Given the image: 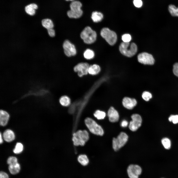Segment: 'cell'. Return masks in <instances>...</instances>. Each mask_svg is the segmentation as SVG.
Listing matches in <instances>:
<instances>
[{
  "label": "cell",
  "mask_w": 178,
  "mask_h": 178,
  "mask_svg": "<svg viewBox=\"0 0 178 178\" xmlns=\"http://www.w3.org/2000/svg\"><path fill=\"white\" fill-rule=\"evenodd\" d=\"M100 70V66L96 64H93L89 66L88 73L91 75H95L98 74Z\"/></svg>",
  "instance_id": "cell-21"
},
{
  "label": "cell",
  "mask_w": 178,
  "mask_h": 178,
  "mask_svg": "<svg viewBox=\"0 0 178 178\" xmlns=\"http://www.w3.org/2000/svg\"><path fill=\"white\" fill-rule=\"evenodd\" d=\"M89 66L87 63H79L74 68V71L78 73L80 77L87 74L88 73Z\"/></svg>",
  "instance_id": "cell-11"
},
{
  "label": "cell",
  "mask_w": 178,
  "mask_h": 178,
  "mask_svg": "<svg viewBox=\"0 0 178 178\" xmlns=\"http://www.w3.org/2000/svg\"><path fill=\"white\" fill-rule=\"evenodd\" d=\"M59 102L61 105L64 106H67L70 103V100L69 98L66 96H64L61 97Z\"/></svg>",
  "instance_id": "cell-25"
},
{
  "label": "cell",
  "mask_w": 178,
  "mask_h": 178,
  "mask_svg": "<svg viewBox=\"0 0 178 178\" xmlns=\"http://www.w3.org/2000/svg\"><path fill=\"white\" fill-rule=\"evenodd\" d=\"M10 117L9 113L6 111L2 110L0 111V124L5 126L7 124Z\"/></svg>",
  "instance_id": "cell-14"
},
{
  "label": "cell",
  "mask_w": 178,
  "mask_h": 178,
  "mask_svg": "<svg viewBox=\"0 0 178 178\" xmlns=\"http://www.w3.org/2000/svg\"><path fill=\"white\" fill-rule=\"evenodd\" d=\"M0 178H9V176L6 173L2 171L0 172Z\"/></svg>",
  "instance_id": "cell-37"
},
{
  "label": "cell",
  "mask_w": 178,
  "mask_h": 178,
  "mask_svg": "<svg viewBox=\"0 0 178 178\" xmlns=\"http://www.w3.org/2000/svg\"><path fill=\"white\" fill-rule=\"evenodd\" d=\"M85 123L90 131L92 134L100 136L103 135L104 132L102 127L92 119L86 118Z\"/></svg>",
  "instance_id": "cell-4"
},
{
  "label": "cell",
  "mask_w": 178,
  "mask_h": 178,
  "mask_svg": "<svg viewBox=\"0 0 178 178\" xmlns=\"http://www.w3.org/2000/svg\"><path fill=\"white\" fill-rule=\"evenodd\" d=\"M127 172L129 178H139L142 174V169L138 165L131 164L127 167Z\"/></svg>",
  "instance_id": "cell-7"
},
{
  "label": "cell",
  "mask_w": 178,
  "mask_h": 178,
  "mask_svg": "<svg viewBox=\"0 0 178 178\" xmlns=\"http://www.w3.org/2000/svg\"><path fill=\"white\" fill-rule=\"evenodd\" d=\"M38 8L37 5L35 4L32 3L26 6L25 8L26 12L28 14L34 15L35 13V10Z\"/></svg>",
  "instance_id": "cell-19"
},
{
  "label": "cell",
  "mask_w": 178,
  "mask_h": 178,
  "mask_svg": "<svg viewBox=\"0 0 178 178\" xmlns=\"http://www.w3.org/2000/svg\"><path fill=\"white\" fill-rule=\"evenodd\" d=\"M49 35L51 37H54L55 36V32L53 28H50L47 30Z\"/></svg>",
  "instance_id": "cell-36"
},
{
  "label": "cell",
  "mask_w": 178,
  "mask_h": 178,
  "mask_svg": "<svg viewBox=\"0 0 178 178\" xmlns=\"http://www.w3.org/2000/svg\"><path fill=\"white\" fill-rule=\"evenodd\" d=\"M79 163L83 166H87L89 164V160L87 156L85 155H81L77 158Z\"/></svg>",
  "instance_id": "cell-20"
},
{
  "label": "cell",
  "mask_w": 178,
  "mask_h": 178,
  "mask_svg": "<svg viewBox=\"0 0 178 178\" xmlns=\"http://www.w3.org/2000/svg\"><path fill=\"white\" fill-rule=\"evenodd\" d=\"M143 99L146 101H148L152 97V94L149 92L145 91L143 92L142 95Z\"/></svg>",
  "instance_id": "cell-32"
},
{
  "label": "cell",
  "mask_w": 178,
  "mask_h": 178,
  "mask_svg": "<svg viewBox=\"0 0 178 178\" xmlns=\"http://www.w3.org/2000/svg\"><path fill=\"white\" fill-rule=\"evenodd\" d=\"M8 169L10 173L13 175H16L20 172L21 169L20 164L17 163L9 165Z\"/></svg>",
  "instance_id": "cell-18"
},
{
  "label": "cell",
  "mask_w": 178,
  "mask_h": 178,
  "mask_svg": "<svg viewBox=\"0 0 178 178\" xmlns=\"http://www.w3.org/2000/svg\"><path fill=\"white\" fill-rule=\"evenodd\" d=\"M84 58L87 59H91L94 57V53L93 51L90 49H87L84 53Z\"/></svg>",
  "instance_id": "cell-26"
},
{
  "label": "cell",
  "mask_w": 178,
  "mask_h": 178,
  "mask_svg": "<svg viewBox=\"0 0 178 178\" xmlns=\"http://www.w3.org/2000/svg\"><path fill=\"white\" fill-rule=\"evenodd\" d=\"M63 47L65 54L69 57L74 56L76 54V50L74 45L68 40L63 43Z\"/></svg>",
  "instance_id": "cell-10"
},
{
  "label": "cell",
  "mask_w": 178,
  "mask_h": 178,
  "mask_svg": "<svg viewBox=\"0 0 178 178\" xmlns=\"http://www.w3.org/2000/svg\"><path fill=\"white\" fill-rule=\"evenodd\" d=\"M169 120L174 124L178 123V115H171L168 118Z\"/></svg>",
  "instance_id": "cell-33"
},
{
  "label": "cell",
  "mask_w": 178,
  "mask_h": 178,
  "mask_svg": "<svg viewBox=\"0 0 178 178\" xmlns=\"http://www.w3.org/2000/svg\"><path fill=\"white\" fill-rule=\"evenodd\" d=\"M66 0V1H73L74 0Z\"/></svg>",
  "instance_id": "cell-40"
},
{
  "label": "cell",
  "mask_w": 178,
  "mask_h": 178,
  "mask_svg": "<svg viewBox=\"0 0 178 178\" xmlns=\"http://www.w3.org/2000/svg\"><path fill=\"white\" fill-rule=\"evenodd\" d=\"M103 18V15L101 12L97 11L93 12L92 13L91 18L93 22H97L101 21Z\"/></svg>",
  "instance_id": "cell-17"
},
{
  "label": "cell",
  "mask_w": 178,
  "mask_h": 178,
  "mask_svg": "<svg viewBox=\"0 0 178 178\" xmlns=\"http://www.w3.org/2000/svg\"><path fill=\"white\" fill-rule=\"evenodd\" d=\"M162 144L165 148L169 149L171 147V143L170 139L168 138L165 137L162 138L161 140Z\"/></svg>",
  "instance_id": "cell-27"
},
{
  "label": "cell",
  "mask_w": 178,
  "mask_h": 178,
  "mask_svg": "<svg viewBox=\"0 0 178 178\" xmlns=\"http://www.w3.org/2000/svg\"><path fill=\"white\" fill-rule=\"evenodd\" d=\"M122 39L123 42H129L131 40V35L129 34H125L122 35Z\"/></svg>",
  "instance_id": "cell-34"
},
{
  "label": "cell",
  "mask_w": 178,
  "mask_h": 178,
  "mask_svg": "<svg viewBox=\"0 0 178 178\" xmlns=\"http://www.w3.org/2000/svg\"><path fill=\"white\" fill-rule=\"evenodd\" d=\"M3 137L4 140L10 142L14 140L15 137L14 132L12 130L7 129L5 130L3 134Z\"/></svg>",
  "instance_id": "cell-15"
},
{
  "label": "cell",
  "mask_w": 178,
  "mask_h": 178,
  "mask_svg": "<svg viewBox=\"0 0 178 178\" xmlns=\"http://www.w3.org/2000/svg\"><path fill=\"white\" fill-rule=\"evenodd\" d=\"M23 146L20 142L17 143L13 150V152L15 154H19L21 153L23 150Z\"/></svg>",
  "instance_id": "cell-29"
},
{
  "label": "cell",
  "mask_w": 178,
  "mask_h": 178,
  "mask_svg": "<svg viewBox=\"0 0 178 178\" xmlns=\"http://www.w3.org/2000/svg\"><path fill=\"white\" fill-rule=\"evenodd\" d=\"M119 50L123 55L128 57H131L136 53L137 47L134 43H122L119 46Z\"/></svg>",
  "instance_id": "cell-1"
},
{
  "label": "cell",
  "mask_w": 178,
  "mask_h": 178,
  "mask_svg": "<svg viewBox=\"0 0 178 178\" xmlns=\"http://www.w3.org/2000/svg\"><path fill=\"white\" fill-rule=\"evenodd\" d=\"M106 115V113L104 112L99 110L96 111L94 114V117L98 120L104 119Z\"/></svg>",
  "instance_id": "cell-28"
},
{
  "label": "cell",
  "mask_w": 178,
  "mask_h": 178,
  "mask_svg": "<svg viewBox=\"0 0 178 178\" xmlns=\"http://www.w3.org/2000/svg\"><path fill=\"white\" fill-rule=\"evenodd\" d=\"M173 72L174 74L178 77V63H176L174 65Z\"/></svg>",
  "instance_id": "cell-35"
},
{
  "label": "cell",
  "mask_w": 178,
  "mask_h": 178,
  "mask_svg": "<svg viewBox=\"0 0 178 178\" xmlns=\"http://www.w3.org/2000/svg\"><path fill=\"white\" fill-rule=\"evenodd\" d=\"M132 3L134 7L138 9L140 8L143 5V2L142 0H133Z\"/></svg>",
  "instance_id": "cell-30"
},
{
  "label": "cell",
  "mask_w": 178,
  "mask_h": 178,
  "mask_svg": "<svg viewBox=\"0 0 178 178\" xmlns=\"http://www.w3.org/2000/svg\"><path fill=\"white\" fill-rule=\"evenodd\" d=\"M2 136V135L1 134V133H0V143L1 144L3 142V140Z\"/></svg>",
  "instance_id": "cell-39"
},
{
  "label": "cell",
  "mask_w": 178,
  "mask_h": 178,
  "mask_svg": "<svg viewBox=\"0 0 178 178\" xmlns=\"http://www.w3.org/2000/svg\"><path fill=\"white\" fill-rule=\"evenodd\" d=\"M18 162V159L15 157L11 156L7 159V163L9 165L16 164Z\"/></svg>",
  "instance_id": "cell-31"
},
{
  "label": "cell",
  "mask_w": 178,
  "mask_h": 178,
  "mask_svg": "<svg viewBox=\"0 0 178 178\" xmlns=\"http://www.w3.org/2000/svg\"><path fill=\"white\" fill-rule=\"evenodd\" d=\"M137 59L139 63L144 65H153L155 62V59L153 56L146 52L139 54L137 56Z\"/></svg>",
  "instance_id": "cell-9"
},
{
  "label": "cell",
  "mask_w": 178,
  "mask_h": 178,
  "mask_svg": "<svg viewBox=\"0 0 178 178\" xmlns=\"http://www.w3.org/2000/svg\"><path fill=\"white\" fill-rule=\"evenodd\" d=\"M132 120L129 123V127L133 131H136L141 125L142 119L141 116L137 114H133L131 116Z\"/></svg>",
  "instance_id": "cell-8"
},
{
  "label": "cell",
  "mask_w": 178,
  "mask_h": 178,
  "mask_svg": "<svg viewBox=\"0 0 178 178\" xmlns=\"http://www.w3.org/2000/svg\"><path fill=\"white\" fill-rule=\"evenodd\" d=\"M122 104L125 108L131 110L136 105L137 101L135 99L126 97L123 99Z\"/></svg>",
  "instance_id": "cell-12"
},
{
  "label": "cell",
  "mask_w": 178,
  "mask_h": 178,
  "mask_svg": "<svg viewBox=\"0 0 178 178\" xmlns=\"http://www.w3.org/2000/svg\"><path fill=\"white\" fill-rule=\"evenodd\" d=\"M80 37L84 42L90 44L94 42L96 40L97 34L96 32L89 26L85 27L81 32Z\"/></svg>",
  "instance_id": "cell-3"
},
{
  "label": "cell",
  "mask_w": 178,
  "mask_h": 178,
  "mask_svg": "<svg viewBox=\"0 0 178 178\" xmlns=\"http://www.w3.org/2000/svg\"><path fill=\"white\" fill-rule=\"evenodd\" d=\"M168 10L172 16L178 17V7H177L174 5L170 4L168 6Z\"/></svg>",
  "instance_id": "cell-24"
},
{
  "label": "cell",
  "mask_w": 178,
  "mask_h": 178,
  "mask_svg": "<svg viewBox=\"0 0 178 178\" xmlns=\"http://www.w3.org/2000/svg\"><path fill=\"white\" fill-rule=\"evenodd\" d=\"M101 36L110 45H113L116 43L117 36L116 33L107 28H104L100 32Z\"/></svg>",
  "instance_id": "cell-5"
},
{
  "label": "cell",
  "mask_w": 178,
  "mask_h": 178,
  "mask_svg": "<svg viewBox=\"0 0 178 178\" xmlns=\"http://www.w3.org/2000/svg\"><path fill=\"white\" fill-rule=\"evenodd\" d=\"M82 4L81 2L78 0H74L72 1L70 5V10H79L81 9Z\"/></svg>",
  "instance_id": "cell-23"
},
{
  "label": "cell",
  "mask_w": 178,
  "mask_h": 178,
  "mask_svg": "<svg viewBox=\"0 0 178 178\" xmlns=\"http://www.w3.org/2000/svg\"><path fill=\"white\" fill-rule=\"evenodd\" d=\"M128 138L127 135L123 132H121L117 138H114L112 140V147L114 150L117 151L123 147L127 142Z\"/></svg>",
  "instance_id": "cell-6"
},
{
  "label": "cell",
  "mask_w": 178,
  "mask_h": 178,
  "mask_svg": "<svg viewBox=\"0 0 178 178\" xmlns=\"http://www.w3.org/2000/svg\"><path fill=\"white\" fill-rule=\"evenodd\" d=\"M42 26L47 30L53 28V23L52 21L49 19H45L43 20L42 21Z\"/></svg>",
  "instance_id": "cell-22"
},
{
  "label": "cell",
  "mask_w": 178,
  "mask_h": 178,
  "mask_svg": "<svg viewBox=\"0 0 178 178\" xmlns=\"http://www.w3.org/2000/svg\"><path fill=\"white\" fill-rule=\"evenodd\" d=\"M72 140L75 146H83L89 139V134L86 130H79L73 134Z\"/></svg>",
  "instance_id": "cell-2"
},
{
  "label": "cell",
  "mask_w": 178,
  "mask_h": 178,
  "mask_svg": "<svg viewBox=\"0 0 178 178\" xmlns=\"http://www.w3.org/2000/svg\"><path fill=\"white\" fill-rule=\"evenodd\" d=\"M128 124V122L127 121L124 120L121 123V126L122 127H127Z\"/></svg>",
  "instance_id": "cell-38"
},
{
  "label": "cell",
  "mask_w": 178,
  "mask_h": 178,
  "mask_svg": "<svg viewBox=\"0 0 178 178\" xmlns=\"http://www.w3.org/2000/svg\"><path fill=\"white\" fill-rule=\"evenodd\" d=\"M83 11L82 9L79 10H70L67 12V14L70 18L77 19L80 17L82 15Z\"/></svg>",
  "instance_id": "cell-16"
},
{
  "label": "cell",
  "mask_w": 178,
  "mask_h": 178,
  "mask_svg": "<svg viewBox=\"0 0 178 178\" xmlns=\"http://www.w3.org/2000/svg\"><path fill=\"white\" fill-rule=\"evenodd\" d=\"M108 115L109 121L111 122H116L119 120V116L118 112L113 107H111L109 109Z\"/></svg>",
  "instance_id": "cell-13"
}]
</instances>
